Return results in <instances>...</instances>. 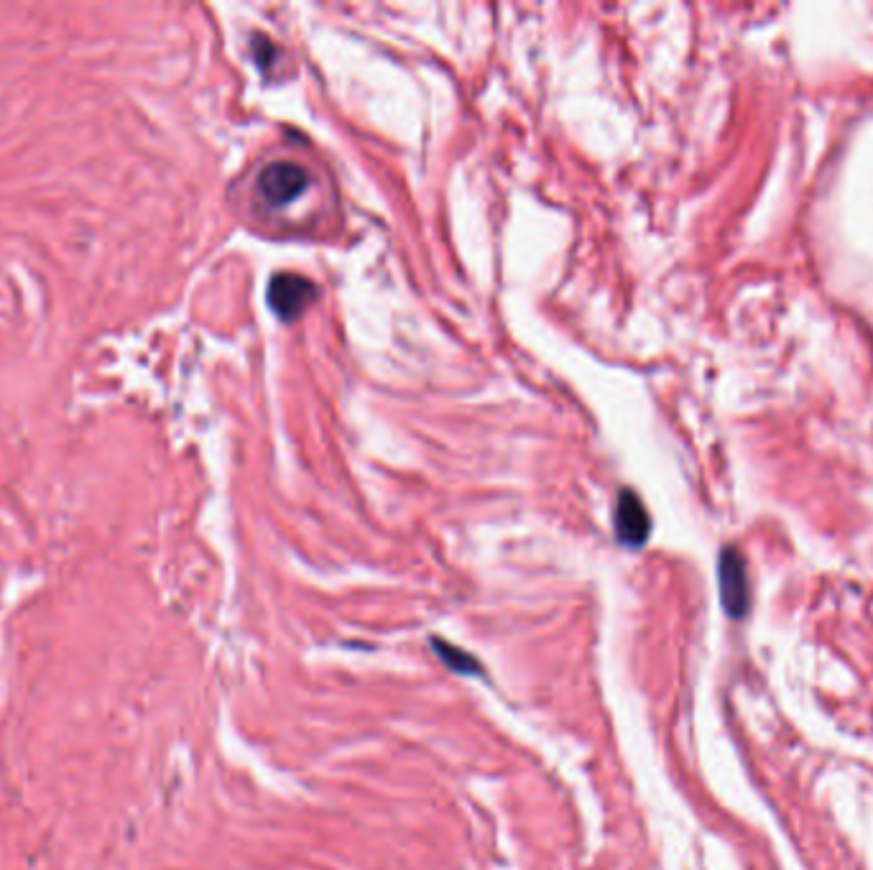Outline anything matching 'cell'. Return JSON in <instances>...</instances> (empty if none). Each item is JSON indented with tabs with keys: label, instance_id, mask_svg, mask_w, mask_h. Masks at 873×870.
<instances>
[{
	"label": "cell",
	"instance_id": "cell-4",
	"mask_svg": "<svg viewBox=\"0 0 873 870\" xmlns=\"http://www.w3.org/2000/svg\"><path fill=\"white\" fill-rule=\"evenodd\" d=\"M613 524H616V536L621 544L631 546V549H639V546L646 544L651 531V518L634 490H621L618 493Z\"/></svg>",
	"mask_w": 873,
	"mask_h": 870
},
{
	"label": "cell",
	"instance_id": "cell-5",
	"mask_svg": "<svg viewBox=\"0 0 873 870\" xmlns=\"http://www.w3.org/2000/svg\"><path fill=\"white\" fill-rule=\"evenodd\" d=\"M432 646H434V654L440 656V659L445 661L452 671H457V674H463V677H475V674H480V661L475 659V656H470L468 651L460 649V646H452V643L442 641V638H432Z\"/></svg>",
	"mask_w": 873,
	"mask_h": 870
},
{
	"label": "cell",
	"instance_id": "cell-6",
	"mask_svg": "<svg viewBox=\"0 0 873 870\" xmlns=\"http://www.w3.org/2000/svg\"><path fill=\"white\" fill-rule=\"evenodd\" d=\"M253 54H256V62L261 64V67H269V59L271 57H276V49L271 44H266V41H256V44H253Z\"/></svg>",
	"mask_w": 873,
	"mask_h": 870
},
{
	"label": "cell",
	"instance_id": "cell-3",
	"mask_svg": "<svg viewBox=\"0 0 873 870\" xmlns=\"http://www.w3.org/2000/svg\"><path fill=\"white\" fill-rule=\"evenodd\" d=\"M718 580L725 613L731 618H743L748 613V603H751V590H748L746 562H743L741 552L733 549V546L723 549V554H720Z\"/></svg>",
	"mask_w": 873,
	"mask_h": 870
},
{
	"label": "cell",
	"instance_id": "cell-1",
	"mask_svg": "<svg viewBox=\"0 0 873 870\" xmlns=\"http://www.w3.org/2000/svg\"><path fill=\"white\" fill-rule=\"evenodd\" d=\"M309 187H312V174L297 161H274L263 166L256 177L258 200L276 210L302 200Z\"/></svg>",
	"mask_w": 873,
	"mask_h": 870
},
{
	"label": "cell",
	"instance_id": "cell-2",
	"mask_svg": "<svg viewBox=\"0 0 873 870\" xmlns=\"http://www.w3.org/2000/svg\"><path fill=\"white\" fill-rule=\"evenodd\" d=\"M269 307L284 322L297 319L317 299V286L299 273H276L269 284Z\"/></svg>",
	"mask_w": 873,
	"mask_h": 870
}]
</instances>
